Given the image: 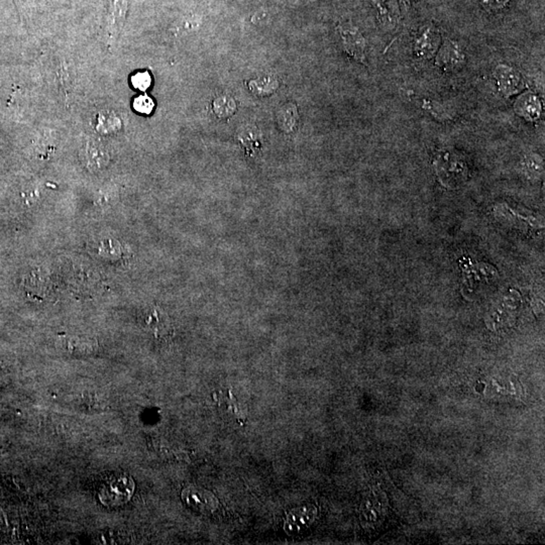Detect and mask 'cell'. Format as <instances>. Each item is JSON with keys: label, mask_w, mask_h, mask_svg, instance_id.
<instances>
[{"label": "cell", "mask_w": 545, "mask_h": 545, "mask_svg": "<svg viewBox=\"0 0 545 545\" xmlns=\"http://www.w3.org/2000/svg\"><path fill=\"white\" fill-rule=\"evenodd\" d=\"M134 492L133 479L129 476H112L100 487L98 498L107 507L122 506L131 500Z\"/></svg>", "instance_id": "obj_1"}, {"label": "cell", "mask_w": 545, "mask_h": 545, "mask_svg": "<svg viewBox=\"0 0 545 545\" xmlns=\"http://www.w3.org/2000/svg\"><path fill=\"white\" fill-rule=\"evenodd\" d=\"M81 159L87 168L91 171H98L105 168L110 162V153L100 141H87L82 148Z\"/></svg>", "instance_id": "obj_2"}, {"label": "cell", "mask_w": 545, "mask_h": 545, "mask_svg": "<svg viewBox=\"0 0 545 545\" xmlns=\"http://www.w3.org/2000/svg\"><path fill=\"white\" fill-rule=\"evenodd\" d=\"M182 498L189 507L194 509V510L202 512V513H210V512L216 510L217 504H218L213 495L210 494L206 491L197 489V488H187L183 491Z\"/></svg>", "instance_id": "obj_3"}, {"label": "cell", "mask_w": 545, "mask_h": 545, "mask_svg": "<svg viewBox=\"0 0 545 545\" xmlns=\"http://www.w3.org/2000/svg\"><path fill=\"white\" fill-rule=\"evenodd\" d=\"M341 37L344 46L348 54L357 59L360 62L365 61V42L363 35L355 28H341Z\"/></svg>", "instance_id": "obj_4"}, {"label": "cell", "mask_w": 545, "mask_h": 545, "mask_svg": "<svg viewBox=\"0 0 545 545\" xmlns=\"http://www.w3.org/2000/svg\"><path fill=\"white\" fill-rule=\"evenodd\" d=\"M496 77L499 81L500 90L503 92L505 95H511L520 89V77L518 73L512 70L511 68L501 67L498 68L496 71Z\"/></svg>", "instance_id": "obj_5"}, {"label": "cell", "mask_w": 545, "mask_h": 545, "mask_svg": "<svg viewBox=\"0 0 545 545\" xmlns=\"http://www.w3.org/2000/svg\"><path fill=\"white\" fill-rule=\"evenodd\" d=\"M312 509L301 508L292 511L288 515L286 523H285L287 532H293V530L299 532L301 528H306V526L310 525L315 519V517L312 518V516L315 511Z\"/></svg>", "instance_id": "obj_6"}, {"label": "cell", "mask_w": 545, "mask_h": 545, "mask_svg": "<svg viewBox=\"0 0 545 545\" xmlns=\"http://www.w3.org/2000/svg\"><path fill=\"white\" fill-rule=\"evenodd\" d=\"M96 341L83 336H71L67 339V348L70 353L77 355H89L95 351Z\"/></svg>", "instance_id": "obj_7"}, {"label": "cell", "mask_w": 545, "mask_h": 545, "mask_svg": "<svg viewBox=\"0 0 545 545\" xmlns=\"http://www.w3.org/2000/svg\"><path fill=\"white\" fill-rule=\"evenodd\" d=\"M516 108H518L519 112L527 117V119H530V117L537 119L540 112L539 100L532 95H525L519 99L518 105H516Z\"/></svg>", "instance_id": "obj_8"}, {"label": "cell", "mask_w": 545, "mask_h": 545, "mask_svg": "<svg viewBox=\"0 0 545 545\" xmlns=\"http://www.w3.org/2000/svg\"><path fill=\"white\" fill-rule=\"evenodd\" d=\"M213 110L221 119L230 117L237 110V103L228 96H219L213 101Z\"/></svg>", "instance_id": "obj_9"}, {"label": "cell", "mask_w": 545, "mask_h": 545, "mask_svg": "<svg viewBox=\"0 0 545 545\" xmlns=\"http://www.w3.org/2000/svg\"><path fill=\"white\" fill-rule=\"evenodd\" d=\"M462 60V55L457 49H455L452 44H447V46L443 47V51L440 52V55L438 57V65L445 66H454L461 63Z\"/></svg>", "instance_id": "obj_10"}, {"label": "cell", "mask_w": 545, "mask_h": 545, "mask_svg": "<svg viewBox=\"0 0 545 545\" xmlns=\"http://www.w3.org/2000/svg\"><path fill=\"white\" fill-rule=\"evenodd\" d=\"M134 107L138 112L150 115L154 110V102L147 95H141L134 99Z\"/></svg>", "instance_id": "obj_11"}, {"label": "cell", "mask_w": 545, "mask_h": 545, "mask_svg": "<svg viewBox=\"0 0 545 545\" xmlns=\"http://www.w3.org/2000/svg\"><path fill=\"white\" fill-rule=\"evenodd\" d=\"M131 83L134 88L141 91H146L152 83V78L148 72H139L131 77Z\"/></svg>", "instance_id": "obj_12"}, {"label": "cell", "mask_w": 545, "mask_h": 545, "mask_svg": "<svg viewBox=\"0 0 545 545\" xmlns=\"http://www.w3.org/2000/svg\"><path fill=\"white\" fill-rule=\"evenodd\" d=\"M510 0H481L484 8L488 11H497L506 6Z\"/></svg>", "instance_id": "obj_13"}]
</instances>
